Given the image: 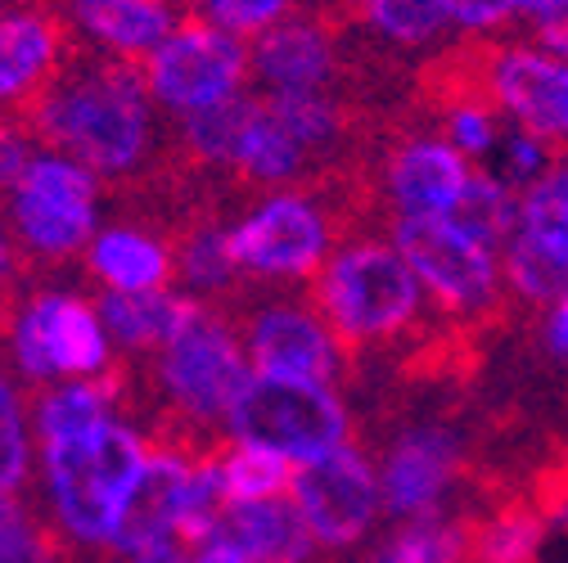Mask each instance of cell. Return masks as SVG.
<instances>
[{"instance_id":"obj_28","label":"cell","mask_w":568,"mask_h":563,"mask_svg":"<svg viewBox=\"0 0 568 563\" xmlns=\"http://www.w3.org/2000/svg\"><path fill=\"white\" fill-rule=\"evenodd\" d=\"M262 104L284 131L294 135V145L307 154V163H312V154L338 150V140L352 131L347 113L325 95H275V91H266Z\"/></svg>"},{"instance_id":"obj_33","label":"cell","mask_w":568,"mask_h":563,"mask_svg":"<svg viewBox=\"0 0 568 563\" xmlns=\"http://www.w3.org/2000/svg\"><path fill=\"white\" fill-rule=\"evenodd\" d=\"M352 14L397 45H429L447 28L438 0H352Z\"/></svg>"},{"instance_id":"obj_27","label":"cell","mask_w":568,"mask_h":563,"mask_svg":"<svg viewBox=\"0 0 568 563\" xmlns=\"http://www.w3.org/2000/svg\"><path fill=\"white\" fill-rule=\"evenodd\" d=\"M447 222H452L456 231H465L469 239L487 244L491 253H496V248H506L510 235L519 231V203H515V190H506L487 167H474L469 181H465V190H460V198L452 203Z\"/></svg>"},{"instance_id":"obj_1","label":"cell","mask_w":568,"mask_h":563,"mask_svg":"<svg viewBox=\"0 0 568 563\" xmlns=\"http://www.w3.org/2000/svg\"><path fill=\"white\" fill-rule=\"evenodd\" d=\"M32 140L63 150L91 176H126L145 163L154 140V104L145 73L118 54L82 50L59 59L50 82L19 104Z\"/></svg>"},{"instance_id":"obj_36","label":"cell","mask_w":568,"mask_h":563,"mask_svg":"<svg viewBox=\"0 0 568 563\" xmlns=\"http://www.w3.org/2000/svg\"><path fill=\"white\" fill-rule=\"evenodd\" d=\"M0 563H59L50 532L14 497H0Z\"/></svg>"},{"instance_id":"obj_6","label":"cell","mask_w":568,"mask_h":563,"mask_svg":"<svg viewBox=\"0 0 568 563\" xmlns=\"http://www.w3.org/2000/svg\"><path fill=\"white\" fill-rule=\"evenodd\" d=\"M393 248L410 266L415 285L438 298V307L474 316L496 303V279H501L496 253L456 231L447 217H397Z\"/></svg>"},{"instance_id":"obj_5","label":"cell","mask_w":568,"mask_h":563,"mask_svg":"<svg viewBox=\"0 0 568 563\" xmlns=\"http://www.w3.org/2000/svg\"><path fill=\"white\" fill-rule=\"evenodd\" d=\"M140 73L159 104H168L172 113H199L244 95L240 86L248 78V50L240 45V37L212 28L207 19H185L145 59Z\"/></svg>"},{"instance_id":"obj_40","label":"cell","mask_w":568,"mask_h":563,"mask_svg":"<svg viewBox=\"0 0 568 563\" xmlns=\"http://www.w3.org/2000/svg\"><path fill=\"white\" fill-rule=\"evenodd\" d=\"M528 23L555 59H568V0H541L537 10H528Z\"/></svg>"},{"instance_id":"obj_3","label":"cell","mask_w":568,"mask_h":563,"mask_svg":"<svg viewBox=\"0 0 568 563\" xmlns=\"http://www.w3.org/2000/svg\"><path fill=\"white\" fill-rule=\"evenodd\" d=\"M226 429L235 433V442L266 447L290 464H312L347 447V410L329 383L248 375L244 392L231 406Z\"/></svg>"},{"instance_id":"obj_25","label":"cell","mask_w":568,"mask_h":563,"mask_svg":"<svg viewBox=\"0 0 568 563\" xmlns=\"http://www.w3.org/2000/svg\"><path fill=\"white\" fill-rule=\"evenodd\" d=\"M231 167L240 172L244 185H266V190L307 176V154L294 145V135L266 113L262 95H253V113H248V122L240 131Z\"/></svg>"},{"instance_id":"obj_45","label":"cell","mask_w":568,"mask_h":563,"mask_svg":"<svg viewBox=\"0 0 568 563\" xmlns=\"http://www.w3.org/2000/svg\"><path fill=\"white\" fill-rule=\"evenodd\" d=\"M159 6H168V0H159Z\"/></svg>"},{"instance_id":"obj_24","label":"cell","mask_w":568,"mask_h":563,"mask_svg":"<svg viewBox=\"0 0 568 563\" xmlns=\"http://www.w3.org/2000/svg\"><path fill=\"white\" fill-rule=\"evenodd\" d=\"M126 383L122 366H109V375L95 379H68L63 388L45 392L37 406V433L41 447H59V442H87L109 424V410L118 388Z\"/></svg>"},{"instance_id":"obj_19","label":"cell","mask_w":568,"mask_h":563,"mask_svg":"<svg viewBox=\"0 0 568 563\" xmlns=\"http://www.w3.org/2000/svg\"><path fill=\"white\" fill-rule=\"evenodd\" d=\"M212 541H222L253 563H307L312 559V532L294 501L271 497L253 505H226Z\"/></svg>"},{"instance_id":"obj_2","label":"cell","mask_w":568,"mask_h":563,"mask_svg":"<svg viewBox=\"0 0 568 563\" xmlns=\"http://www.w3.org/2000/svg\"><path fill=\"white\" fill-rule=\"evenodd\" d=\"M316 298L325 329L334 334V342L352 351L366 342L397 338L419 311V285L410 266L393 244H375V239L347 244L343 253H334L316 279Z\"/></svg>"},{"instance_id":"obj_14","label":"cell","mask_w":568,"mask_h":563,"mask_svg":"<svg viewBox=\"0 0 568 563\" xmlns=\"http://www.w3.org/2000/svg\"><path fill=\"white\" fill-rule=\"evenodd\" d=\"M460 473V447L443 429H410L393 442L379 473V497L397 519H429Z\"/></svg>"},{"instance_id":"obj_10","label":"cell","mask_w":568,"mask_h":563,"mask_svg":"<svg viewBox=\"0 0 568 563\" xmlns=\"http://www.w3.org/2000/svg\"><path fill=\"white\" fill-rule=\"evenodd\" d=\"M290 501L298 505L312 541L321 545H357L384 497H379V473L371 469V460L352 447H338L312 464H294V478H290Z\"/></svg>"},{"instance_id":"obj_39","label":"cell","mask_w":568,"mask_h":563,"mask_svg":"<svg viewBox=\"0 0 568 563\" xmlns=\"http://www.w3.org/2000/svg\"><path fill=\"white\" fill-rule=\"evenodd\" d=\"M447 23L460 28H496L519 14V0H438Z\"/></svg>"},{"instance_id":"obj_9","label":"cell","mask_w":568,"mask_h":563,"mask_svg":"<svg viewBox=\"0 0 568 563\" xmlns=\"http://www.w3.org/2000/svg\"><path fill=\"white\" fill-rule=\"evenodd\" d=\"M334 239L329 213L312 194H271L262 207L231 231V257L244 275H271V279H294L321 270Z\"/></svg>"},{"instance_id":"obj_23","label":"cell","mask_w":568,"mask_h":563,"mask_svg":"<svg viewBox=\"0 0 568 563\" xmlns=\"http://www.w3.org/2000/svg\"><path fill=\"white\" fill-rule=\"evenodd\" d=\"M465 563H541L546 519L528 497H506L487 514L465 519Z\"/></svg>"},{"instance_id":"obj_34","label":"cell","mask_w":568,"mask_h":563,"mask_svg":"<svg viewBox=\"0 0 568 563\" xmlns=\"http://www.w3.org/2000/svg\"><path fill=\"white\" fill-rule=\"evenodd\" d=\"M371 563H465V528L443 519H410Z\"/></svg>"},{"instance_id":"obj_8","label":"cell","mask_w":568,"mask_h":563,"mask_svg":"<svg viewBox=\"0 0 568 563\" xmlns=\"http://www.w3.org/2000/svg\"><path fill=\"white\" fill-rule=\"evenodd\" d=\"M14 357L28 383H45L54 375L95 379L109 370L104 320L78 294H37L19 316Z\"/></svg>"},{"instance_id":"obj_37","label":"cell","mask_w":568,"mask_h":563,"mask_svg":"<svg viewBox=\"0 0 568 563\" xmlns=\"http://www.w3.org/2000/svg\"><path fill=\"white\" fill-rule=\"evenodd\" d=\"M294 0H203V14L212 28H222L231 37H262L290 14Z\"/></svg>"},{"instance_id":"obj_7","label":"cell","mask_w":568,"mask_h":563,"mask_svg":"<svg viewBox=\"0 0 568 563\" xmlns=\"http://www.w3.org/2000/svg\"><path fill=\"white\" fill-rule=\"evenodd\" d=\"M14 194L19 239L37 257H73L95 231V176L73 158L41 154L23 167Z\"/></svg>"},{"instance_id":"obj_31","label":"cell","mask_w":568,"mask_h":563,"mask_svg":"<svg viewBox=\"0 0 568 563\" xmlns=\"http://www.w3.org/2000/svg\"><path fill=\"white\" fill-rule=\"evenodd\" d=\"M222 469V491L231 505H253V501H271L280 491H290V478H294V464L266 451V447H248L240 442L235 451H226L217 460Z\"/></svg>"},{"instance_id":"obj_44","label":"cell","mask_w":568,"mask_h":563,"mask_svg":"<svg viewBox=\"0 0 568 563\" xmlns=\"http://www.w3.org/2000/svg\"><path fill=\"white\" fill-rule=\"evenodd\" d=\"M194 563H253V559L240 554V550H231V545H222V541H207L203 554H199Z\"/></svg>"},{"instance_id":"obj_15","label":"cell","mask_w":568,"mask_h":563,"mask_svg":"<svg viewBox=\"0 0 568 563\" xmlns=\"http://www.w3.org/2000/svg\"><path fill=\"white\" fill-rule=\"evenodd\" d=\"M469 172L474 167L447 140H406L388 154V203L397 207V217H447Z\"/></svg>"},{"instance_id":"obj_43","label":"cell","mask_w":568,"mask_h":563,"mask_svg":"<svg viewBox=\"0 0 568 563\" xmlns=\"http://www.w3.org/2000/svg\"><path fill=\"white\" fill-rule=\"evenodd\" d=\"M546 347L555 357H568V294L559 303H550V316H546Z\"/></svg>"},{"instance_id":"obj_11","label":"cell","mask_w":568,"mask_h":563,"mask_svg":"<svg viewBox=\"0 0 568 563\" xmlns=\"http://www.w3.org/2000/svg\"><path fill=\"white\" fill-rule=\"evenodd\" d=\"M491 95L519 126L546 140H568V59L524 45H496Z\"/></svg>"},{"instance_id":"obj_26","label":"cell","mask_w":568,"mask_h":563,"mask_svg":"<svg viewBox=\"0 0 568 563\" xmlns=\"http://www.w3.org/2000/svg\"><path fill=\"white\" fill-rule=\"evenodd\" d=\"M172 275L181 279L185 298H194V303L226 294L240 275V266L231 257V231H222L212 217L181 226L172 239Z\"/></svg>"},{"instance_id":"obj_42","label":"cell","mask_w":568,"mask_h":563,"mask_svg":"<svg viewBox=\"0 0 568 563\" xmlns=\"http://www.w3.org/2000/svg\"><path fill=\"white\" fill-rule=\"evenodd\" d=\"M185 550H190V545H181L176 536H163V541H154V545H145V550H135L126 563H194Z\"/></svg>"},{"instance_id":"obj_21","label":"cell","mask_w":568,"mask_h":563,"mask_svg":"<svg viewBox=\"0 0 568 563\" xmlns=\"http://www.w3.org/2000/svg\"><path fill=\"white\" fill-rule=\"evenodd\" d=\"M203 303L185 298L181 289H159V294H104L100 298V320L113 342L126 351H163L194 316Z\"/></svg>"},{"instance_id":"obj_4","label":"cell","mask_w":568,"mask_h":563,"mask_svg":"<svg viewBox=\"0 0 568 563\" xmlns=\"http://www.w3.org/2000/svg\"><path fill=\"white\" fill-rule=\"evenodd\" d=\"M248 375L253 366L244 342L212 307H199V316L159 357V388L168 392L172 414L194 438H207V429L226 424Z\"/></svg>"},{"instance_id":"obj_35","label":"cell","mask_w":568,"mask_h":563,"mask_svg":"<svg viewBox=\"0 0 568 563\" xmlns=\"http://www.w3.org/2000/svg\"><path fill=\"white\" fill-rule=\"evenodd\" d=\"M28 478V429L19 388L0 375V497H14Z\"/></svg>"},{"instance_id":"obj_30","label":"cell","mask_w":568,"mask_h":563,"mask_svg":"<svg viewBox=\"0 0 568 563\" xmlns=\"http://www.w3.org/2000/svg\"><path fill=\"white\" fill-rule=\"evenodd\" d=\"M519 235L568 266V163L550 167L519 198Z\"/></svg>"},{"instance_id":"obj_16","label":"cell","mask_w":568,"mask_h":563,"mask_svg":"<svg viewBox=\"0 0 568 563\" xmlns=\"http://www.w3.org/2000/svg\"><path fill=\"white\" fill-rule=\"evenodd\" d=\"M45 478H50V497L63 532L78 545H109L118 523V501L95 473L91 438L45 447Z\"/></svg>"},{"instance_id":"obj_12","label":"cell","mask_w":568,"mask_h":563,"mask_svg":"<svg viewBox=\"0 0 568 563\" xmlns=\"http://www.w3.org/2000/svg\"><path fill=\"white\" fill-rule=\"evenodd\" d=\"M244 351L253 361V375H280V379H312L329 383L338 342L312 311L298 307H262L244 325Z\"/></svg>"},{"instance_id":"obj_22","label":"cell","mask_w":568,"mask_h":563,"mask_svg":"<svg viewBox=\"0 0 568 563\" xmlns=\"http://www.w3.org/2000/svg\"><path fill=\"white\" fill-rule=\"evenodd\" d=\"M87 270L109 294H159L172 279V248L131 226H113L91 239Z\"/></svg>"},{"instance_id":"obj_41","label":"cell","mask_w":568,"mask_h":563,"mask_svg":"<svg viewBox=\"0 0 568 563\" xmlns=\"http://www.w3.org/2000/svg\"><path fill=\"white\" fill-rule=\"evenodd\" d=\"M14 285H19V257L10 248V235L0 226V325H10L14 311Z\"/></svg>"},{"instance_id":"obj_18","label":"cell","mask_w":568,"mask_h":563,"mask_svg":"<svg viewBox=\"0 0 568 563\" xmlns=\"http://www.w3.org/2000/svg\"><path fill=\"white\" fill-rule=\"evenodd\" d=\"M63 19H73L104 54L150 59L176 28L172 10L159 0H63Z\"/></svg>"},{"instance_id":"obj_17","label":"cell","mask_w":568,"mask_h":563,"mask_svg":"<svg viewBox=\"0 0 568 563\" xmlns=\"http://www.w3.org/2000/svg\"><path fill=\"white\" fill-rule=\"evenodd\" d=\"M248 68L275 95H321L334 78V41L325 28L303 19L275 23L253 41Z\"/></svg>"},{"instance_id":"obj_13","label":"cell","mask_w":568,"mask_h":563,"mask_svg":"<svg viewBox=\"0 0 568 563\" xmlns=\"http://www.w3.org/2000/svg\"><path fill=\"white\" fill-rule=\"evenodd\" d=\"M217 460V455H212ZM194 464L185 451L176 447H159L150 451L145 469L131 482L126 501L118 510V523H113V541L109 550L131 559L135 550H145L163 536H176V523H181V510H185V491H190V478H194Z\"/></svg>"},{"instance_id":"obj_20","label":"cell","mask_w":568,"mask_h":563,"mask_svg":"<svg viewBox=\"0 0 568 563\" xmlns=\"http://www.w3.org/2000/svg\"><path fill=\"white\" fill-rule=\"evenodd\" d=\"M63 59V28L54 14H0V104L37 95Z\"/></svg>"},{"instance_id":"obj_29","label":"cell","mask_w":568,"mask_h":563,"mask_svg":"<svg viewBox=\"0 0 568 563\" xmlns=\"http://www.w3.org/2000/svg\"><path fill=\"white\" fill-rule=\"evenodd\" d=\"M253 113V95H235L226 104H212L199 113H181V150L190 163L203 167H226L235 158L240 131Z\"/></svg>"},{"instance_id":"obj_38","label":"cell","mask_w":568,"mask_h":563,"mask_svg":"<svg viewBox=\"0 0 568 563\" xmlns=\"http://www.w3.org/2000/svg\"><path fill=\"white\" fill-rule=\"evenodd\" d=\"M28 126L19 122V113L14 117H6L0 113V190H14L19 185V176H23V167L37 158L32 150H28Z\"/></svg>"},{"instance_id":"obj_32","label":"cell","mask_w":568,"mask_h":563,"mask_svg":"<svg viewBox=\"0 0 568 563\" xmlns=\"http://www.w3.org/2000/svg\"><path fill=\"white\" fill-rule=\"evenodd\" d=\"M506 279H510V294L519 303H528V307L559 303L568 294V266L559 257H550L546 248H537L519 231L506 244Z\"/></svg>"}]
</instances>
